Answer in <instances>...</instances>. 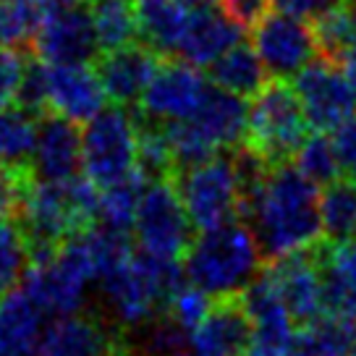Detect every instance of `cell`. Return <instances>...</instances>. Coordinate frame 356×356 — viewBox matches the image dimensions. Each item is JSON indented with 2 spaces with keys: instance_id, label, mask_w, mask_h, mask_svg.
Here are the masks:
<instances>
[{
  "instance_id": "6da1fadb",
  "label": "cell",
  "mask_w": 356,
  "mask_h": 356,
  "mask_svg": "<svg viewBox=\"0 0 356 356\" xmlns=\"http://www.w3.org/2000/svg\"><path fill=\"white\" fill-rule=\"evenodd\" d=\"M244 218L270 262L317 249L325 238L320 186L289 160L270 165L262 184L244 202Z\"/></svg>"
},
{
  "instance_id": "7a4b0ae2",
  "label": "cell",
  "mask_w": 356,
  "mask_h": 356,
  "mask_svg": "<svg viewBox=\"0 0 356 356\" xmlns=\"http://www.w3.org/2000/svg\"><path fill=\"white\" fill-rule=\"evenodd\" d=\"M265 252L252 225L241 220L202 231L184 257L186 280L210 296H238L259 275Z\"/></svg>"
},
{
  "instance_id": "3957f363",
  "label": "cell",
  "mask_w": 356,
  "mask_h": 356,
  "mask_svg": "<svg viewBox=\"0 0 356 356\" xmlns=\"http://www.w3.org/2000/svg\"><path fill=\"white\" fill-rule=\"evenodd\" d=\"M92 283H97V267L89 249L87 234L71 236L42 259L29 262L22 289L44 314H76Z\"/></svg>"
},
{
  "instance_id": "277c9868",
  "label": "cell",
  "mask_w": 356,
  "mask_h": 356,
  "mask_svg": "<svg viewBox=\"0 0 356 356\" xmlns=\"http://www.w3.org/2000/svg\"><path fill=\"white\" fill-rule=\"evenodd\" d=\"M309 121L301 108L293 84L273 79L257 92L249 105L246 145L267 163H286L296 155L301 142L309 136Z\"/></svg>"
},
{
  "instance_id": "5b68a950",
  "label": "cell",
  "mask_w": 356,
  "mask_h": 356,
  "mask_svg": "<svg viewBox=\"0 0 356 356\" xmlns=\"http://www.w3.org/2000/svg\"><path fill=\"white\" fill-rule=\"evenodd\" d=\"M181 202L197 231H212L244 215V191L234 157L215 155L200 165L173 173Z\"/></svg>"
},
{
  "instance_id": "8992f818",
  "label": "cell",
  "mask_w": 356,
  "mask_h": 356,
  "mask_svg": "<svg viewBox=\"0 0 356 356\" xmlns=\"http://www.w3.org/2000/svg\"><path fill=\"white\" fill-rule=\"evenodd\" d=\"M81 170L100 189L139 170V126L123 108H105L84 123Z\"/></svg>"
},
{
  "instance_id": "52a82bcc",
  "label": "cell",
  "mask_w": 356,
  "mask_h": 356,
  "mask_svg": "<svg viewBox=\"0 0 356 356\" xmlns=\"http://www.w3.org/2000/svg\"><path fill=\"white\" fill-rule=\"evenodd\" d=\"M191 228L194 225L181 202L173 176L147 181L134 220L139 252L163 259H184L194 241Z\"/></svg>"
},
{
  "instance_id": "ba28073f",
  "label": "cell",
  "mask_w": 356,
  "mask_h": 356,
  "mask_svg": "<svg viewBox=\"0 0 356 356\" xmlns=\"http://www.w3.org/2000/svg\"><path fill=\"white\" fill-rule=\"evenodd\" d=\"M293 89L314 131H335L356 115V79L346 63L330 58L312 60L293 76Z\"/></svg>"
},
{
  "instance_id": "9c48e42d",
  "label": "cell",
  "mask_w": 356,
  "mask_h": 356,
  "mask_svg": "<svg viewBox=\"0 0 356 356\" xmlns=\"http://www.w3.org/2000/svg\"><path fill=\"white\" fill-rule=\"evenodd\" d=\"M252 32L254 50L262 58L267 74L275 79H293L320 53L314 26L307 24V19L291 16L278 8L267 13Z\"/></svg>"
},
{
  "instance_id": "30bf717a",
  "label": "cell",
  "mask_w": 356,
  "mask_h": 356,
  "mask_svg": "<svg viewBox=\"0 0 356 356\" xmlns=\"http://www.w3.org/2000/svg\"><path fill=\"white\" fill-rule=\"evenodd\" d=\"M210 89L212 81L202 74L200 66H194L184 58L168 60V63H160L139 105L152 123L189 121L202 108Z\"/></svg>"
},
{
  "instance_id": "8fae6325",
  "label": "cell",
  "mask_w": 356,
  "mask_h": 356,
  "mask_svg": "<svg viewBox=\"0 0 356 356\" xmlns=\"http://www.w3.org/2000/svg\"><path fill=\"white\" fill-rule=\"evenodd\" d=\"M241 301L252 317V338L246 356H293L299 338L296 320L283 307L267 273L257 275L241 291Z\"/></svg>"
},
{
  "instance_id": "7c38bea8",
  "label": "cell",
  "mask_w": 356,
  "mask_h": 356,
  "mask_svg": "<svg viewBox=\"0 0 356 356\" xmlns=\"http://www.w3.org/2000/svg\"><path fill=\"white\" fill-rule=\"evenodd\" d=\"M47 81V113L63 115L74 123H89L108 105V92L100 71L89 60L76 63H44Z\"/></svg>"
},
{
  "instance_id": "4fadbf2b",
  "label": "cell",
  "mask_w": 356,
  "mask_h": 356,
  "mask_svg": "<svg viewBox=\"0 0 356 356\" xmlns=\"http://www.w3.org/2000/svg\"><path fill=\"white\" fill-rule=\"evenodd\" d=\"M265 273L296 325H309L325 314L323 270L317 249L273 259V265Z\"/></svg>"
},
{
  "instance_id": "5bb4252c",
  "label": "cell",
  "mask_w": 356,
  "mask_h": 356,
  "mask_svg": "<svg viewBox=\"0 0 356 356\" xmlns=\"http://www.w3.org/2000/svg\"><path fill=\"white\" fill-rule=\"evenodd\" d=\"M32 50L44 63H76L95 58L100 44L87 6L53 8L37 34Z\"/></svg>"
},
{
  "instance_id": "9a60e30c",
  "label": "cell",
  "mask_w": 356,
  "mask_h": 356,
  "mask_svg": "<svg viewBox=\"0 0 356 356\" xmlns=\"http://www.w3.org/2000/svg\"><path fill=\"white\" fill-rule=\"evenodd\" d=\"M81 168V131L79 123L47 113L40 121L29 173L37 181H71Z\"/></svg>"
},
{
  "instance_id": "2e32d148",
  "label": "cell",
  "mask_w": 356,
  "mask_h": 356,
  "mask_svg": "<svg viewBox=\"0 0 356 356\" xmlns=\"http://www.w3.org/2000/svg\"><path fill=\"white\" fill-rule=\"evenodd\" d=\"M252 338V317L241 293L215 299L204 323L191 333L189 343L194 356H246Z\"/></svg>"
},
{
  "instance_id": "e0dca14e",
  "label": "cell",
  "mask_w": 356,
  "mask_h": 356,
  "mask_svg": "<svg viewBox=\"0 0 356 356\" xmlns=\"http://www.w3.org/2000/svg\"><path fill=\"white\" fill-rule=\"evenodd\" d=\"M157 53L147 44H126L111 53H102L97 71L105 84V92L115 105H139L149 81L155 79Z\"/></svg>"
},
{
  "instance_id": "ac0fdd59",
  "label": "cell",
  "mask_w": 356,
  "mask_h": 356,
  "mask_svg": "<svg viewBox=\"0 0 356 356\" xmlns=\"http://www.w3.org/2000/svg\"><path fill=\"white\" fill-rule=\"evenodd\" d=\"M118 343L97 317L63 314L42 327L34 356H105Z\"/></svg>"
},
{
  "instance_id": "d6986e66",
  "label": "cell",
  "mask_w": 356,
  "mask_h": 356,
  "mask_svg": "<svg viewBox=\"0 0 356 356\" xmlns=\"http://www.w3.org/2000/svg\"><path fill=\"white\" fill-rule=\"evenodd\" d=\"M189 123L215 152H220L225 147L236 149V147L246 145L249 105L244 97L231 95V92L212 84L210 95L204 97L200 111L189 118Z\"/></svg>"
},
{
  "instance_id": "ffe728a7",
  "label": "cell",
  "mask_w": 356,
  "mask_h": 356,
  "mask_svg": "<svg viewBox=\"0 0 356 356\" xmlns=\"http://www.w3.org/2000/svg\"><path fill=\"white\" fill-rule=\"evenodd\" d=\"M241 26L225 11L200 8L191 13V22L186 26V34L181 40L178 56L200 68H210L220 56H225L234 44L241 42Z\"/></svg>"
},
{
  "instance_id": "44dd1931",
  "label": "cell",
  "mask_w": 356,
  "mask_h": 356,
  "mask_svg": "<svg viewBox=\"0 0 356 356\" xmlns=\"http://www.w3.org/2000/svg\"><path fill=\"white\" fill-rule=\"evenodd\" d=\"M323 270L325 312L356 320V238L317 246Z\"/></svg>"
},
{
  "instance_id": "7402d4cb",
  "label": "cell",
  "mask_w": 356,
  "mask_h": 356,
  "mask_svg": "<svg viewBox=\"0 0 356 356\" xmlns=\"http://www.w3.org/2000/svg\"><path fill=\"white\" fill-rule=\"evenodd\" d=\"M191 13V8L176 0H136L139 37L157 56H178Z\"/></svg>"
},
{
  "instance_id": "603a6c76",
  "label": "cell",
  "mask_w": 356,
  "mask_h": 356,
  "mask_svg": "<svg viewBox=\"0 0 356 356\" xmlns=\"http://www.w3.org/2000/svg\"><path fill=\"white\" fill-rule=\"evenodd\" d=\"M44 312L24 289H13L0 299V327L8 343V356H34Z\"/></svg>"
},
{
  "instance_id": "cb8c5ba5",
  "label": "cell",
  "mask_w": 356,
  "mask_h": 356,
  "mask_svg": "<svg viewBox=\"0 0 356 356\" xmlns=\"http://www.w3.org/2000/svg\"><path fill=\"white\" fill-rule=\"evenodd\" d=\"M265 63L254 44H234L225 56H220L210 66V81L238 97H254L259 89L270 81Z\"/></svg>"
},
{
  "instance_id": "d4e9b609",
  "label": "cell",
  "mask_w": 356,
  "mask_h": 356,
  "mask_svg": "<svg viewBox=\"0 0 356 356\" xmlns=\"http://www.w3.org/2000/svg\"><path fill=\"white\" fill-rule=\"evenodd\" d=\"M293 356H356V320L325 312L301 325Z\"/></svg>"
},
{
  "instance_id": "484cf974",
  "label": "cell",
  "mask_w": 356,
  "mask_h": 356,
  "mask_svg": "<svg viewBox=\"0 0 356 356\" xmlns=\"http://www.w3.org/2000/svg\"><path fill=\"white\" fill-rule=\"evenodd\" d=\"M87 11L92 16L100 53H111L136 42L139 37L136 0H87Z\"/></svg>"
},
{
  "instance_id": "4316f807",
  "label": "cell",
  "mask_w": 356,
  "mask_h": 356,
  "mask_svg": "<svg viewBox=\"0 0 356 356\" xmlns=\"http://www.w3.org/2000/svg\"><path fill=\"white\" fill-rule=\"evenodd\" d=\"M50 11L53 0H0V47H32Z\"/></svg>"
},
{
  "instance_id": "83f0119b",
  "label": "cell",
  "mask_w": 356,
  "mask_h": 356,
  "mask_svg": "<svg viewBox=\"0 0 356 356\" xmlns=\"http://www.w3.org/2000/svg\"><path fill=\"white\" fill-rule=\"evenodd\" d=\"M40 115L22 105H8L0 111V165L29 168L40 134Z\"/></svg>"
},
{
  "instance_id": "f1b7e54d",
  "label": "cell",
  "mask_w": 356,
  "mask_h": 356,
  "mask_svg": "<svg viewBox=\"0 0 356 356\" xmlns=\"http://www.w3.org/2000/svg\"><path fill=\"white\" fill-rule=\"evenodd\" d=\"M147 181L149 178L142 170H136L118 184L100 189V220L97 222L118 234L134 231V220H136V210H139V200H142Z\"/></svg>"
},
{
  "instance_id": "f546056e",
  "label": "cell",
  "mask_w": 356,
  "mask_h": 356,
  "mask_svg": "<svg viewBox=\"0 0 356 356\" xmlns=\"http://www.w3.org/2000/svg\"><path fill=\"white\" fill-rule=\"evenodd\" d=\"M320 218L327 241H346L356 234V184L338 178L320 194Z\"/></svg>"
},
{
  "instance_id": "4dcf8cb0",
  "label": "cell",
  "mask_w": 356,
  "mask_h": 356,
  "mask_svg": "<svg viewBox=\"0 0 356 356\" xmlns=\"http://www.w3.org/2000/svg\"><path fill=\"white\" fill-rule=\"evenodd\" d=\"M29 262H32V252L22 225L0 218V299L22 283L29 270Z\"/></svg>"
},
{
  "instance_id": "1f68e13d",
  "label": "cell",
  "mask_w": 356,
  "mask_h": 356,
  "mask_svg": "<svg viewBox=\"0 0 356 356\" xmlns=\"http://www.w3.org/2000/svg\"><path fill=\"white\" fill-rule=\"evenodd\" d=\"M293 165L299 168L304 176L314 181L317 186H327L341 178V163L335 155L333 139H327L325 131L309 134L293 155Z\"/></svg>"
},
{
  "instance_id": "d6a6232c",
  "label": "cell",
  "mask_w": 356,
  "mask_h": 356,
  "mask_svg": "<svg viewBox=\"0 0 356 356\" xmlns=\"http://www.w3.org/2000/svg\"><path fill=\"white\" fill-rule=\"evenodd\" d=\"M351 24H354V8H348L343 3L314 19L312 26H314V37L323 58L343 63L348 42H351Z\"/></svg>"
},
{
  "instance_id": "836d02e7",
  "label": "cell",
  "mask_w": 356,
  "mask_h": 356,
  "mask_svg": "<svg viewBox=\"0 0 356 356\" xmlns=\"http://www.w3.org/2000/svg\"><path fill=\"white\" fill-rule=\"evenodd\" d=\"M212 304H215V296H210L207 291H202L200 286H194V283L186 280V283L170 296L165 309H168V317H170L181 330H186L191 338V333H194V330L204 323V317L210 314Z\"/></svg>"
},
{
  "instance_id": "e575fe53",
  "label": "cell",
  "mask_w": 356,
  "mask_h": 356,
  "mask_svg": "<svg viewBox=\"0 0 356 356\" xmlns=\"http://www.w3.org/2000/svg\"><path fill=\"white\" fill-rule=\"evenodd\" d=\"M29 184H32L29 168L0 165V218L16 220L22 215Z\"/></svg>"
},
{
  "instance_id": "d590c367",
  "label": "cell",
  "mask_w": 356,
  "mask_h": 356,
  "mask_svg": "<svg viewBox=\"0 0 356 356\" xmlns=\"http://www.w3.org/2000/svg\"><path fill=\"white\" fill-rule=\"evenodd\" d=\"M24 58L19 56V50H8L0 47V111L8 108L11 102L19 97V87L24 79Z\"/></svg>"
},
{
  "instance_id": "8d00e7d4",
  "label": "cell",
  "mask_w": 356,
  "mask_h": 356,
  "mask_svg": "<svg viewBox=\"0 0 356 356\" xmlns=\"http://www.w3.org/2000/svg\"><path fill=\"white\" fill-rule=\"evenodd\" d=\"M333 147L341 163V176L356 184V115L333 131Z\"/></svg>"
},
{
  "instance_id": "74e56055",
  "label": "cell",
  "mask_w": 356,
  "mask_h": 356,
  "mask_svg": "<svg viewBox=\"0 0 356 356\" xmlns=\"http://www.w3.org/2000/svg\"><path fill=\"white\" fill-rule=\"evenodd\" d=\"M220 8L241 29H254L273 11V0H220Z\"/></svg>"
},
{
  "instance_id": "f35d334b",
  "label": "cell",
  "mask_w": 356,
  "mask_h": 356,
  "mask_svg": "<svg viewBox=\"0 0 356 356\" xmlns=\"http://www.w3.org/2000/svg\"><path fill=\"white\" fill-rule=\"evenodd\" d=\"M341 3L343 0H273V8L286 11L291 16H299V19H307V22H314L317 16H323L325 11H330Z\"/></svg>"
},
{
  "instance_id": "ab89813d",
  "label": "cell",
  "mask_w": 356,
  "mask_h": 356,
  "mask_svg": "<svg viewBox=\"0 0 356 356\" xmlns=\"http://www.w3.org/2000/svg\"><path fill=\"white\" fill-rule=\"evenodd\" d=\"M346 66L356 68V8H354V24H351V42H348V50H346Z\"/></svg>"
},
{
  "instance_id": "60d3db41",
  "label": "cell",
  "mask_w": 356,
  "mask_h": 356,
  "mask_svg": "<svg viewBox=\"0 0 356 356\" xmlns=\"http://www.w3.org/2000/svg\"><path fill=\"white\" fill-rule=\"evenodd\" d=\"M176 3L186 6V8H191V11H200V8H212L218 0H176Z\"/></svg>"
},
{
  "instance_id": "b9f144b4",
  "label": "cell",
  "mask_w": 356,
  "mask_h": 356,
  "mask_svg": "<svg viewBox=\"0 0 356 356\" xmlns=\"http://www.w3.org/2000/svg\"><path fill=\"white\" fill-rule=\"evenodd\" d=\"M87 0H53V8H66V6H84Z\"/></svg>"
},
{
  "instance_id": "7bdbcfd3",
  "label": "cell",
  "mask_w": 356,
  "mask_h": 356,
  "mask_svg": "<svg viewBox=\"0 0 356 356\" xmlns=\"http://www.w3.org/2000/svg\"><path fill=\"white\" fill-rule=\"evenodd\" d=\"M105 356H131V354H129V348H126V346L118 343V346H113V348Z\"/></svg>"
},
{
  "instance_id": "ee69618b",
  "label": "cell",
  "mask_w": 356,
  "mask_h": 356,
  "mask_svg": "<svg viewBox=\"0 0 356 356\" xmlns=\"http://www.w3.org/2000/svg\"><path fill=\"white\" fill-rule=\"evenodd\" d=\"M0 356H8V343H6V335H3V327H0Z\"/></svg>"
},
{
  "instance_id": "f6af8a7d",
  "label": "cell",
  "mask_w": 356,
  "mask_h": 356,
  "mask_svg": "<svg viewBox=\"0 0 356 356\" xmlns=\"http://www.w3.org/2000/svg\"><path fill=\"white\" fill-rule=\"evenodd\" d=\"M348 68H351V66H348ZM351 71H354V79H356V68H351Z\"/></svg>"
}]
</instances>
